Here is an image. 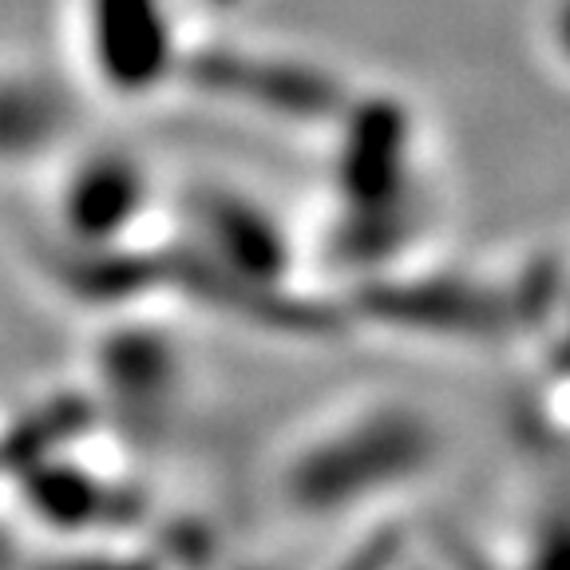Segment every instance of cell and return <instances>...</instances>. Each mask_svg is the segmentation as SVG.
I'll return each instance as SVG.
<instances>
[{"label": "cell", "instance_id": "2", "mask_svg": "<svg viewBox=\"0 0 570 570\" xmlns=\"http://www.w3.org/2000/svg\"><path fill=\"white\" fill-rule=\"evenodd\" d=\"M147 187L135 163L127 155H91L63 190V223L88 242L116 238L124 226L139 214Z\"/></svg>", "mask_w": 570, "mask_h": 570}, {"label": "cell", "instance_id": "3", "mask_svg": "<svg viewBox=\"0 0 570 570\" xmlns=\"http://www.w3.org/2000/svg\"><path fill=\"white\" fill-rule=\"evenodd\" d=\"M551 36H554V48L562 52V60L570 63V0H559V9L551 17Z\"/></svg>", "mask_w": 570, "mask_h": 570}, {"label": "cell", "instance_id": "1", "mask_svg": "<svg viewBox=\"0 0 570 570\" xmlns=\"http://www.w3.org/2000/svg\"><path fill=\"white\" fill-rule=\"evenodd\" d=\"M91 60L111 88L147 91L170 68V20L163 0H88Z\"/></svg>", "mask_w": 570, "mask_h": 570}]
</instances>
